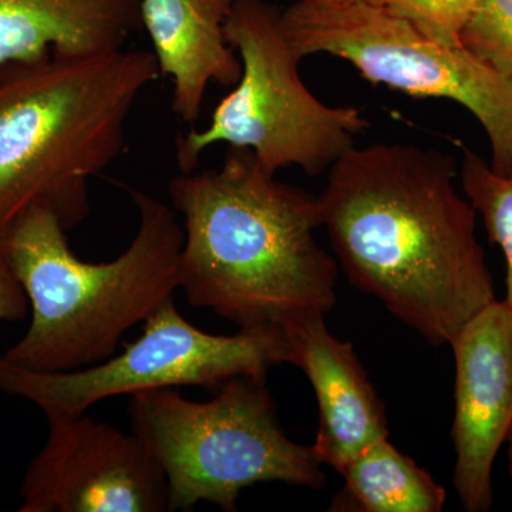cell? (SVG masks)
<instances>
[{
  "label": "cell",
  "instance_id": "5bb4252c",
  "mask_svg": "<svg viewBox=\"0 0 512 512\" xmlns=\"http://www.w3.org/2000/svg\"><path fill=\"white\" fill-rule=\"evenodd\" d=\"M330 511L440 512L446 490L429 471L397 450L389 437L367 447L345 473Z\"/></svg>",
  "mask_w": 512,
  "mask_h": 512
},
{
  "label": "cell",
  "instance_id": "277c9868",
  "mask_svg": "<svg viewBox=\"0 0 512 512\" xmlns=\"http://www.w3.org/2000/svg\"><path fill=\"white\" fill-rule=\"evenodd\" d=\"M126 191L140 215L136 237L114 261L92 264L70 249L49 208L26 212L0 249L32 306V322L3 357L36 372H70L116 355L121 338L181 288L184 228L177 211Z\"/></svg>",
  "mask_w": 512,
  "mask_h": 512
},
{
  "label": "cell",
  "instance_id": "4fadbf2b",
  "mask_svg": "<svg viewBox=\"0 0 512 512\" xmlns=\"http://www.w3.org/2000/svg\"><path fill=\"white\" fill-rule=\"evenodd\" d=\"M140 10L141 0H0V69L123 49Z\"/></svg>",
  "mask_w": 512,
  "mask_h": 512
},
{
  "label": "cell",
  "instance_id": "30bf717a",
  "mask_svg": "<svg viewBox=\"0 0 512 512\" xmlns=\"http://www.w3.org/2000/svg\"><path fill=\"white\" fill-rule=\"evenodd\" d=\"M456 363L453 483L464 510L493 507V467L512 434V311L495 301L450 345Z\"/></svg>",
  "mask_w": 512,
  "mask_h": 512
},
{
  "label": "cell",
  "instance_id": "7c38bea8",
  "mask_svg": "<svg viewBox=\"0 0 512 512\" xmlns=\"http://www.w3.org/2000/svg\"><path fill=\"white\" fill-rule=\"evenodd\" d=\"M234 0H141L158 69L174 83L171 109L194 124L212 82L237 86L242 62L225 36Z\"/></svg>",
  "mask_w": 512,
  "mask_h": 512
},
{
  "label": "cell",
  "instance_id": "ba28073f",
  "mask_svg": "<svg viewBox=\"0 0 512 512\" xmlns=\"http://www.w3.org/2000/svg\"><path fill=\"white\" fill-rule=\"evenodd\" d=\"M291 349L279 328H244L212 335L178 312L174 299L144 322L143 335L121 355L70 372H36L0 355V390L35 404L46 419L87 413L110 397L198 386L217 393L237 377L266 379L289 363Z\"/></svg>",
  "mask_w": 512,
  "mask_h": 512
},
{
  "label": "cell",
  "instance_id": "5b68a950",
  "mask_svg": "<svg viewBox=\"0 0 512 512\" xmlns=\"http://www.w3.org/2000/svg\"><path fill=\"white\" fill-rule=\"evenodd\" d=\"M131 431L146 443L163 470L170 511H190L201 501L237 510L244 488L285 483L322 488V463L312 446L286 436L265 379L229 380L207 402L175 389L131 396Z\"/></svg>",
  "mask_w": 512,
  "mask_h": 512
},
{
  "label": "cell",
  "instance_id": "8992f818",
  "mask_svg": "<svg viewBox=\"0 0 512 512\" xmlns=\"http://www.w3.org/2000/svg\"><path fill=\"white\" fill-rule=\"evenodd\" d=\"M281 13L265 0H234L225 36L241 59V79L204 130L178 133L175 158L181 173H192L207 148L225 143L251 148L269 173L298 165L316 177L369 128L356 107H330L306 87L299 73L302 59L286 39Z\"/></svg>",
  "mask_w": 512,
  "mask_h": 512
},
{
  "label": "cell",
  "instance_id": "52a82bcc",
  "mask_svg": "<svg viewBox=\"0 0 512 512\" xmlns=\"http://www.w3.org/2000/svg\"><path fill=\"white\" fill-rule=\"evenodd\" d=\"M281 26L299 59L325 53L355 66L367 82L460 104L487 134L491 168L512 177V80L466 47L441 45L357 0H296L282 10Z\"/></svg>",
  "mask_w": 512,
  "mask_h": 512
},
{
  "label": "cell",
  "instance_id": "e0dca14e",
  "mask_svg": "<svg viewBox=\"0 0 512 512\" xmlns=\"http://www.w3.org/2000/svg\"><path fill=\"white\" fill-rule=\"evenodd\" d=\"M386 9L441 45L461 46V32L483 0H357Z\"/></svg>",
  "mask_w": 512,
  "mask_h": 512
},
{
  "label": "cell",
  "instance_id": "7a4b0ae2",
  "mask_svg": "<svg viewBox=\"0 0 512 512\" xmlns=\"http://www.w3.org/2000/svg\"><path fill=\"white\" fill-rule=\"evenodd\" d=\"M184 218L181 288L195 308L244 328H279L325 315L338 261L320 247L318 195L282 183L251 148L228 146L220 168L168 184Z\"/></svg>",
  "mask_w": 512,
  "mask_h": 512
},
{
  "label": "cell",
  "instance_id": "8fae6325",
  "mask_svg": "<svg viewBox=\"0 0 512 512\" xmlns=\"http://www.w3.org/2000/svg\"><path fill=\"white\" fill-rule=\"evenodd\" d=\"M289 363L315 390L319 426L313 453L342 476L367 447L389 437L386 409L349 342L326 328L325 315H308L284 329Z\"/></svg>",
  "mask_w": 512,
  "mask_h": 512
},
{
  "label": "cell",
  "instance_id": "6da1fadb",
  "mask_svg": "<svg viewBox=\"0 0 512 512\" xmlns=\"http://www.w3.org/2000/svg\"><path fill=\"white\" fill-rule=\"evenodd\" d=\"M457 164L410 144L352 147L318 195L336 261L430 345H450L497 301L477 211L454 187Z\"/></svg>",
  "mask_w": 512,
  "mask_h": 512
},
{
  "label": "cell",
  "instance_id": "d6986e66",
  "mask_svg": "<svg viewBox=\"0 0 512 512\" xmlns=\"http://www.w3.org/2000/svg\"><path fill=\"white\" fill-rule=\"evenodd\" d=\"M508 457H510V476L512 480V434L510 437V450H508Z\"/></svg>",
  "mask_w": 512,
  "mask_h": 512
},
{
  "label": "cell",
  "instance_id": "9c48e42d",
  "mask_svg": "<svg viewBox=\"0 0 512 512\" xmlns=\"http://www.w3.org/2000/svg\"><path fill=\"white\" fill-rule=\"evenodd\" d=\"M20 483V512L170 511L167 480L146 443L86 413L50 419Z\"/></svg>",
  "mask_w": 512,
  "mask_h": 512
},
{
  "label": "cell",
  "instance_id": "ac0fdd59",
  "mask_svg": "<svg viewBox=\"0 0 512 512\" xmlns=\"http://www.w3.org/2000/svg\"><path fill=\"white\" fill-rule=\"evenodd\" d=\"M28 308L25 291L0 256V323L25 318Z\"/></svg>",
  "mask_w": 512,
  "mask_h": 512
},
{
  "label": "cell",
  "instance_id": "2e32d148",
  "mask_svg": "<svg viewBox=\"0 0 512 512\" xmlns=\"http://www.w3.org/2000/svg\"><path fill=\"white\" fill-rule=\"evenodd\" d=\"M460 40L468 52L512 80V0H483Z\"/></svg>",
  "mask_w": 512,
  "mask_h": 512
},
{
  "label": "cell",
  "instance_id": "9a60e30c",
  "mask_svg": "<svg viewBox=\"0 0 512 512\" xmlns=\"http://www.w3.org/2000/svg\"><path fill=\"white\" fill-rule=\"evenodd\" d=\"M460 178L464 194L481 215L488 239L503 251L507 264L504 302L512 311V177L495 173L490 163L460 144Z\"/></svg>",
  "mask_w": 512,
  "mask_h": 512
},
{
  "label": "cell",
  "instance_id": "3957f363",
  "mask_svg": "<svg viewBox=\"0 0 512 512\" xmlns=\"http://www.w3.org/2000/svg\"><path fill=\"white\" fill-rule=\"evenodd\" d=\"M160 76L153 52L126 47L0 69V249L32 208L66 231L86 220L90 180L123 153L131 111Z\"/></svg>",
  "mask_w": 512,
  "mask_h": 512
}]
</instances>
